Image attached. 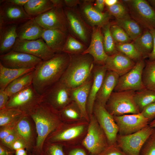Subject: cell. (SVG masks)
Here are the masks:
<instances>
[{"label": "cell", "mask_w": 155, "mask_h": 155, "mask_svg": "<svg viewBox=\"0 0 155 155\" xmlns=\"http://www.w3.org/2000/svg\"><path fill=\"white\" fill-rule=\"evenodd\" d=\"M69 55L62 52L55 54L51 59L42 61L35 67L32 85L42 95L52 86L59 81L67 68Z\"/></svg>", "instance_id": "6da1fadb"}, {"label": "cell", "mask_w": 155, "mask_h": 155, "mask_svg": "<svg viewBox=\"0 0 155 155\" xmlns=\"http://www.w3.org/2000/svg\"><path fill=\"white\" fill-rule=\"evenodd\" d=\"M56 110L41 101L27 114L32 119L36 125L37 137L34 150L36 154L41 155L45 140L59 125V122L55 113Z\"/></svg>", "instance_id": "7a4b0ae2"}, {"label": "cell", "mask_w": 155, "mask_h": 155, "mask_svg": "<svg viewBox=\"0 0 155 155\" xmlns=\"http://www.w3.org/2000/svg\"><path fill=\"white\" fill-rule=\"evenodd\" d=\"M69 55V65L59 81L73 89L87 80L95 64L93 57L89 54Z\"/></svg>", "instance_id": "3957f363"}, {"label": "cell", "mask_w": 155, "mask_h": 155, "mask_svg": "<svg viewBox=\"0 0 155 155\" xmlns=\"http://www.w3.org/2000/svg\"><path fill=\"white\" fill-rule=\"evenodd\" d=\"M135 92L133 90L113 92L105 106H106L108 111L114 116L140 113L134 100Z\"/></svg>", "instance_id": "277c9868"}, {"label": "cell", "mask_w": 155, "mask_h": 155, "mask_svg": "<svg viewBox=\"0 0 155 155\" xmlns=\"http://www.w3.org/2000/svg\"><path fill=\"white\" fill-rule=\"evenodd\" d=\"M63 8L69 34L88 46L91 40L92 28L86 23L76 8L64 7Z\"/></svg>", "instance_id": "5b68a950"}, {"label": "cell", "mask_w": 155, "mask_h": 155, "mask_svg": "<svg viewBox=\"0 0 155 155\" xmlns=\"http://www.w3.org/2000/svg\"><path fill=\"white\" fill-rule=\"evenodd\" d=\"M132 18L146 29L155 28V10L145 0L123 1Z\"/></svg>", "instance_id": "8992f818"}, {"label": "cell", "mask_w": 155, "mask_h": 155, "mask_svg": "<svg viewBox=\"0 0 155 155\" xmlns=\"http://www.w3.org/2000/svg\"><path fill=\"white\" fill-rule=\"evenodd\" d=\"M154 130L148 125L132 134L121 135L118 139V146L127 155H139L142 148L152 134Z\"/></svg>", "instance_id": "52a82bcc"}, {"label": "cell", "mask_w": 155, "mask_h": 155, "mask_svg": "<svg viewBox=\"0 0 155 155\" xmlns=\"http://www.w3.org/2000/svg\"><path fill=\"white\" fill-rule=\"evenodd\" d=\"M41 98L31 84L10 96L6 108L18 109L28 114L41 101Z\"/></svg>", "instance_id": "ba28073f"}, {"label": "cell", "mask_w": 155, "mask_h": 155, "mask_svg": "<svg viewBox=\"0 0 155 155\" xmlns=\"http://www.w3.org/2000/svg\"><path fill=\"white\" fill-rule=\"evenodd\" d=\"M104 133L96 117L92 116L87 133L82 144L92 155L99 154L108 147Z\"/></svg>", "instance_id": "9c48e42d"}, {"label": "cell", "mask_w": 155, "mask_h": 155, "mask_svg": "<svg viewBox=\"0 0 155 155\" xmlns=\"http://www.w3.org/2000/svg\"><path fill=\"white\" fill-rule=\"evenodd\" d=\"M72 89L59 81L41 95V101L56 110L61 109L72 100Z\"/></svg>", "instance_id": "30bf717a"}, {"label": "cell", "mask_w": 155, "mask_h": 155, "mask_svg": "<svg viewBox=\"0 0 155 155\" xmlns=\"http://www.w3.org/2000/svg\"><path fill=\"white\" fill-rule=\"evenodd\" d=\"M11 51L27 53L42 61L49 60L55 54L42 38L33 40L17 38Z\"/></svg>", "instance_id": "8fae6325"}, {"label": "cell", "mask_w": 155, "mask_h": 155, "mask_svg": "<svg viewBox=\"0 0 155 155\" xmlns=\"http://www.w3.org/2000/svg\"><path fill=\"white\" fill-rule=\"evenodd\" d=\"M146 63L143 59L136 62L129 71L120 76L114 91L127 90L136 91L145 88L142 81V74Z\"/></svg>", "instance_id": "7c38bea8"}, {"label": "cell", "mask_w": 155, "mask_h": 155, "mask_svg": "<svg viewBox=\"0 0 155 155\" xmlns=\"http://www.w3.org/2000/svg\"><path fill=\"white\" fill-rule=\"evenodd\" d=\"M93 109L96 118L110 146H113L116 140L119 132L118 127L113 116L108 111L104 106L97 101L94 103Z\"/></svg>", "instance_id": "4fadbf2b"}, {"label": "cell", "mask_w": 155, "mask_h": 155, "mask_svg": "<svg viewBox=\"0 0 155 155\" xmlns=\"http://www.w3.org/2000/svg\"><path fill=\"white\" fill-rule=\"evenodd\" d=\"M42 61L40 59L28 54L11 51L0 55V63L10 68H35Z\"/></svg>", "instance_id": "5bb4252c"}, {"label": "cell", "mask_w": 155, "mask_h": 155, "mask_svg": "<svg viewBox=\"0 0 155 155\" xmlns=\"http://www.w3.org/2000/svg\"><path fill=\"white\" fill-rule=\"evenodd\" d=\"M63 7H54L35 18L44 29H57L68 32V25Z\"/></svg>", "instance_id": "9a60e30c"}, {"label": "cell", "mask_w": 155, "mask_h": 155, "mask_svg": "<svg viewBox=\"0 0 155 155\" xmlns=\"http://www.w3.org/2000/svg\"><path fill=\"white\" fill-rule=\"evenodd\" d=\"M23 7L11 4L6 0L0 1V26L18 25L32 18Z\"/></svg>", "instance_id": "2e32d148"}, {"label": "cell", "mask_w": 155, "mask_h": 155, "mask_svg": "<svg viewBox=\"0 0 155 155\" xmlns=\"http://www.w3.org/2000/svg\"><path fill=\"white\" fill-rule=\"evenodd\" d=\"M121 135H129L141 130L147 125L148 119L140 113L137 114L113 116Z\"/></svg>", "instance_id": "e0dca14e"}, {"label": "cell", "mask_w": 155, "mask_h": 155, "mask_svg": "<svg viewBox=\"0 0 155 155\" xmlns=\"http://www.w3.org/2000/svg\"><path fill=\"white\" fill-rule=\"evenodd\" d=\"M94 0H83L79 5V11L86 23L91 27L102 28L109 22L111 16L107 11L99 12L94 7Z\"/></svg>", "instance_id": "ac0fdd59"}, {"label": "cell", "mask_w": 155, "mask_h": 155, "mask_svg": "<svg viewBox=\"0 0 155 155\" xmlns=\"http://www.w3.org/2000/svg\"><path fill=\"white\" fill-rule=\"evenodd\" d=\"M101 28L92 27L90 44L82 54H89L93 57L94 64L104 65L108 56L106 53L103 45Z\"/></svg>", "instance_id": "d6986e66"}, {"label": "cell", "mask_w": 155, "mask_h": 155, "mask_svg": "<svg viewBox=\"0 0 155 155\" xmlns=\"http://www.w3.org/2000/svg\"><path fill=\"white\" fill-rule=\"evenodd\" d=\"M136 63L123 54L117 51L113 54L108 56L104 65L107 70L115 72L121 76L129 71Z\"/></svg>", "instance_id": "ffe728a7"}, {"label": "cell", "mask_w": 155, "mask_h": 155, "mask_svg": "<svg viewBox=\"0 0 155 155\" xmlns=\"http://www.w3.org/2000/svg\"><path fill=\"white\" fill-rule=\"evenodd\" d=\"M107 69L105 65H94L92 72L93 81L90 87L87 104L88 114H92L96 97L104 78Z\"/></svg>", "instance_id": "44dd1931"}, {"label": "cell", "mask_w": 155, "mask_h": 155, "mask_svg": "<svg viewBox=\"0 0 155 155\" xmlns=\"http://www.w3.org/2000/svg\"><path fill=\"white\" fill-rule=\"evenodd\" d=\"M92 73L87 80L79 86L72 89V100L78 106L82 117L88 120L87 104L90 87L93 81Z\"/></svg>", "instance_id": "7402d4cb"}, {"label": "cell", "mask_w": 155, "mask_h": 155, "mask_svg": "<svg viewBox=\"0 0 155 155\" xmlns=\"http://www.w3.org/2000/svg\"><path fill=\"white\" fill-rule=\"evenodd\" d=\"M69 33L59 29H44L41 38L55 53L62 52Z\"/></svg>", "instance_id": "603a6c76"}, {"label": "cell", "mask_w": 155, "mask_h": 155, "mask_svg": "<svg viewBox=\"0 0 155 155\" xmlns=\"http://www.w3.org/2000/svg\"><path fill=\"white\" fill-rule=\"evenodd\" d=\"M44 29L36 22L34 18L18 25L16 32L18 38L33 40L41 38Z\"/></svg>", "instance_id": "cb8c5ba5"}, {"label": "cell", "mask_w": 155, "mask_h": 155, "mask_svg": "<svg viewBox=\"0 0 155 155\" xmlns=\"http://www.w3.org/2000/svg\"><path fill=\"white\" fill-rule=\"evenodd\" d=\"M18 25L9 24L0 26V55L11 51L18 38Z\"/></svg>", "instance_id": "d4e9b609"}, {"label": "cell", "mask_w": 155, "mask_h": 155, "mask_svg": "<svg viewBox=\"0 0 155 155\" xmlns=\"http://www.w3.org/2000/svg\"><path fill=\"white\" fill-rule=\"evenodd\" d=\"M119 75L116 72L107 70L96 99L105 106L117 84Z\"/></svg>", "instance_id": "484cf974"}, {"label": "cell", "mask_w": 155, "mask_h": 155, "mask_svg": "<svg viewBox=\"0 0 155 155\" xmlns=\"http://www.w3.org/2000/svg\"><path fill=\"white\" fill-rule=\"evenodd\" d=\"M35 68H10L4 66L0 63V90H5L13 81L24 74L34 71Z\"/></svg>", "instance_id": "4316f807"}, {"label": "cell", "mask_w": 155, "mask_h": 155, "mask_svg": "<svg viewBox=\"0 0 155 155\" xmlns=\"http://www.w3.org/2000/svg\"><path fill=\"white\" fill-rule=\"evenodd\" d=\"M26 13L35 18L54 7L51 0H29L23 7Z\"/></svg>", "instance_id": "83f0119b"}, {"label": "cell", "mask_w": 155, "mask_h": 155, "mask_svg": "<svg viewBox=\"0 0 155 155\" xmlns=\"http://www.w3.org/2000/svg\"><path fill=\"white\" fill-rule=\"evenodd\" d=\"M134 45L143 58L148 57L153 48V39L149 29H146L133 40Z\"/></svg>", "instance_id": "f1b7e54d"}, {"label": "cell", "mask_w": 155, "mask_h": 155, "mask_svg": "<svg viewBox=\"0 0 155 155\" xmlns=\"http://www.w3.org/2000/svg\"><path fill=\"white\" fill-rule=\"evenodd\" d=\"M34 71L19 77L7 86L5 90L9 97L32 84Z\"/></svg>", "instance_id": "f546056e"}, {"label": "cell", "mask_w": 155, "mask_h": 155, "mask_svg": "<svg viewBox=\"0 0 155 155\" xmlns=\"http://www.w3.org/2000/svg\"><path fill=\"white\" fill-rule=\"evenodd\" d=\"M27 114H26L17 121L15 131L19 137L26 142L27 149L30 150L32 148V131L31 125L27 119Z\"/></svg>", "instance_id": "4dcf8cb0"}, {"label": "cell", "mask_w": 155, "mask_h": 155, "mask_svg": "<svg viewBox=\"0 0 155 155\" xmlns=\"http://www.w3.org/2000/svg\"><path fill=\"white\" fill-rule=\"evenodd\" d=\"M115 24L122 28L132 40L143 32L141 26L131 17L123 19H116Z\"/></svg>", "instance_id": "1f68e13d"}, {"label": "cell", "mask_w": 155, "mask_h": 155, "mask_svg": "<svg viewBox=\"0 0 155 155\" xmlns=\"http://www.w3.org/2000/svg\"><path fill=\"white\" fill-rule=\"evenodd\" d=\"M134 99L141 112L144 107L155 101V91L145 88L135 91Z\"/></svg>", "instance_id": "d6a6232c"}, {"label": "cell", "mask_w": 155, "mask_h": 155, "mask_svg": "<svg viewBox=\"0 0 155 155\" xmlns=\"http://www.w3.org/2000/svg\"><path fill=\"white\" fill-rule=\"evenodd\" d=\"M142 81L145 87L155 91V60L146 63L142 74Z\"/></svg>", "instance_id": "836d02e7"}, {"label": "cell", "mask_w": 155, "mask_h": 155, "mask_svg": "<svg viewBox=\"0 0 155 155\" xmlns=\"http://www.w3.org/2000/svg\"><path fill=\"white\" fill-rule=\"evenodd\" d=\"M27 114L17 108H6L0 110V126L2 127L13 122Z\"/></svg>", "instance_id": "e575fe53"}, {"label": "cell", "mask_w": 155, "mask_h": 155, "mask_svg": "<svg viewBox=\"0 0 155 155\" xmlns=\"http://www.w3.org/2000/svg\"><path fill=\"white\" fill-rule=\"evenodd\" d=\"M88 46L69 34L62 52L69 55L82 54Z\"/></svg>", "instance_id": "d590c367"}, {"label": "cell", "mask_w": 155, "mask_h": 155, "mask_svg": "<svg viewBox=\"0 0 155 155\" xmlns=\"http://www.w3.org/2000/svg\"><path fill=\"white\" fill-rule=\"evenodd\" d=\"M111 25L112 24L109 22L101 28L104 48L106 53L108 56L112 55L117 51L110 31Z\"/></svg>", "instance_id": "8d00e7d4"}, {"label": "cell", "mask_w": 155, "mask_h": 155, "mask_svg": "<svg viewBox=\"0 0 155 155\" xmlns=\"http://www.w3.org/2000/svg\"><path fill=\"white\" fill-rule=\"evenodd\" d=\"M84 126L79 125L64 130L54 135L52 138L53 142H59L70 140L80 135L83 132Z\"/></svg>", "instance_id": "74e56055"}, {"label": "cell", "mask_w": 155, "mask_h": 155, "mask_svg": "<svg viewBox=\"0 0 155 155\" xmlns=\"http://www.w3.org/2000/svg\"><path fill=\"white\" fill-rule=\"evenodd\" d=\"M116 47L117 51L122 53L134 61L137 62L143 58L133 42L117 44Z\"/></svg>", "instance_id": "f35d334b"}, {"label": "cell", "mask_w": 155, "mask_h": 155, "mask_svg": "<svg viewBox=\"0 0 155 155\" xmlns=\"http://www.w3.org/2000/svg\"><path fill=\"white\" fill-rule=\"evenodd\" d=\"M110 31L115 44L129 43L132 40L124 30L117 25L112 24Z\"/></svg>", "instance_id": "ab89813d"}, {"label": "cell", "mask_w": 155, "mask_h": 155, "mask_svg": "<svg viewBox=\"0 0 155 155\" xmlns=\"http://www.w3.org/2000/svg\"><path fill=\"white\" fill-rule=\"evenodd\" d=\"M106 9L109 13L116 19H123L130 17L126 6L120 1L112 6L106 7Z\"/></svg>", "instance_id": "60d3db41"}, {"label": "cell", "mask_w": 155, "mask_h": 155, "mask_svg": "<svg viewBox=\"0 0 155 155\" xmlns=\"http://www.w3.org/2000/svg\"><path fill=\"white\" fill-rule=\"evenodd\" d=\"M67 105L61 109L62 114L69 118L73 119H78L79 117V114L81 115V113L76 103L74 101L73 104Z\"/></svg>", "instance_id": "b9f144b4"}, {"label": "cell", "mask_w": 155, "mask_h": 155, "mask_svg": "<svg viewBox=\"0 0 155 155\" xmlns=\"http://www.w3.org/2000/svg\"><path fill=\"white\" fill-rule=\"evenodd\" d=\"M139 155H155V140L151 135L142 148Z\"/></svg>", "instance_id": "7bdbcfd3"}, {"label": "cell", "mask_w": 155, "mask_h": 155, "mask_svg": "<svg viewBox=\"0 0 155 155\" xmlns=\"http://www.w3.org/2000/svg\"><path fill=\"white\" fill-rule=\"evenodd\" d=\"M41 155H65L61 146L59 144H51L43 147Z\"/></svg>", "instance_id": "ee69618b"}, {"label": "cell", "mask_w": 155, "mask_h": 155, "mask_svg": "<svg viewBox=\"0 0 155 155\" xmlns=\"http://www.w3.org/2000/svg\"><path fill=\"white\" fill-rule=\"evenodd\" d=\"M18 120L1 127L0 130V140L1 141L8 135L16 131L15 127Z\"/></svg>", "instance_id": "f6af8a7d"}, {"label": "cell", "mask_w": 155, "mask_h": 155, "mask_svg": "<svg viewBox=\"0 0 155 155\" xmlns=\"http://www.w3.org/2000/svg\"><path fill=\"white\" fill-rule=\"evenodd\" d=\"M140 113L148 119L149 121L153 120L155 118V101L144 107Z\"/></svg>", "instance_id": "bcb514c9"}, {"label": "cell", "mask_w": 155, "mask_h": 155, "mask_svg": "<svg viewBox=\"0 0 155 155\" xmlns=\"http://www.w3.org/2000/svg\"><path fill=\"white\" fill-rule=\"evenodd\" d=\"M97 155H127L118 146H111L107 147L99 154Z\"/></svg>", "instance_id": "7dc6e473"}, {"label": "cell", "mask_w": 155, "mask_h": 155, "mask_svg": "<svg viewBox=\"0 0 155 155\" xmlns=\"http://www.w3.org/2000/svg\"><path fill=\"white\" fill-rule=\"evenodd\" d=\"M19 137L18 135L15 131L1 141V144L10 148L13 143Z\"/></svg>", "instance_id": "c3c4849f"}, {"label": "cell", "mask_w": 155, "mask_h": 155, "mask_svg": "<svg viewBox=\"0 0 155 155\" xmlns=\"http://www.w3.org/2000/svg\"><path fill=\"white\" fill-rule=\"evenodd\" d=\"M27 149L26 144L25 141L19 137L12 144L9 149L16 151L17 150L25 148Z\"/></svg>", "instance_id": "681fc988"}, {"label": "cell", "mask_w": 155, "mask_h": 155, "mask_svg": "<svg viewBox=\"0 0 155 155\" xmlns=\"http://www.w3.org/2000/svg\"><path fill=\"white\" fill-rule=\"evenodd\" d=\"M9 98L5 90H0V110L6 108Z\"/></svg>", "instance_id": "f907efd6"}, {"label": "cell", "mask_w": 155, "mask_h": 155, "mask_svg": "<svg viewBox=\"0 0 155 155\" xmlns=\"http://www.w3.org/2000/svg\"><path fill=\"white\" fill-rule=\"evenodd\" d=\"M65 155H88L86 151L84 149L79 148H72L65 152Z\"/></svg>", "instance_id": "816d5d0a"}, {"label": "cell", "mask_w": 155, "mask_h": 155, "mask_svg": "<svg viewBox=\"0 0 155 155\" xmlns=\"http://www.w3.org/2000/svg\"><path fill=\"white\" fill-rule=\"evenodd\" d=\"M149 30L153 37V44L152 51L148 57L149 61H152L155 60V28H152Z\"/></svg>", "instance_id": "f5cc1de1"}, {"label": "cell", "mask_w": 155, "mask_h": 155, "mask_svg": "<svg viewBox=\"0 0 155 155\" xmlns=\"http://www.w3.org/2000/svg\"><path fill=\"white\" fill-rule=\"evenodd\" d=\"M64 7L69 8H76L81 2L78 0H63Z\"/></svg>", "instance_id": "db71d44e"}, {"label": "cell", "mask_w": 155, "mask_h": 155, "mask_svg": "<svg viewBox=\"0 0 155 155\" xmlns=\"http://www.w3.org/2000/svg\"><path fill=\"white\" fill-rule=\"evenodd\" d=\"M105 4L104 0H96L93 3L94 8L98 11L103 12Z\"/></svg>", "instance_id": "11a10c76"}, {"label": "cell", "mask_w": 155, "mask_h": 155, "mask_svg": "<svg viewBox=\"0 0 155 155\" xmlns=\"http://www.w3.org/2000/svg\"><path fill=\"white\" fill-rule=\"evenodd\" d=\"M11 150L2 144L0 145V155H14Z\"/></svg>", "instance_id": "9f6ffc18"}, {"label": "cell", "mask_w": 155, "mask_h": 155, "mask_svg": "<svg viewBox=\"0 0 155 155\" xmlns=\"http://www.w3.org/2000/svg\"><path fill=\"white\" fill-rule=\"evenodd\" d=\"M29 0H6L12 4L21 7H24Z\"/></svg>", "instance_id": "6f0895ef"}, {"label": "cell", "mask_w": 155, "mask_h": 155, "mask_svg": "<svg viewBox=\"0 0 155 155\" xmlns=\"http://www.w3.org/2000/svg\"><path fill=\"white\" fill-rule=\"evenodd\" d=\"M54 5V7H64V0H51Z\"/></svg>", "instance_id": "680465c9"}, {"label": "cell", "mask_w": 155, "mask_h": 155, "mask_svg": "<svg viewBox=\"0 0 155 155\" xmlns=\"http://www.w3.org/2000/svg\"><path fill=\"white\" fill-rule=\"evenodd\" d=\"M105 5L107 7L112 6L117 3L119 1L117 0H104Z\"/></svg>", "instance_id": "91938a15"}, {"label": "cell", "mask_w": 155, "mask_h": 155, "mask_svg": "<svg viewBox=\"0 0 155 155\" xmlns=\"http://www.w3.org/2000/svg\"><path fill=\"white\" fill-rule=\"evenodd\" d=\"M15 151V155H27V152L24 149H20Z\"/></svg>", "instance_id": "94428289"}, {"label": "cell", "mask_w": 155, "mask_h": 155, "mask_svg": "<svg viewBox=\"0 0 155 155\" xmlns=\"http://www.w3.org/2000/svg\"><path fill=\"white\" fill-rule=\"evenodd\" d=\"M148 2L154 9H155V0H148Z\"/></svg>", "instance_id": "6125c7cd"}, {"label": "cell", "mask_w": 155, "mask_h": 155, "mask_svg": "<svg viewBox=\"0 0 155 155\" xmlns=\"http://www.w3.org/2000/svg\"><path fill=\"white\" fill-rule=\"evenodd\" d=\"M149 125L152 128L155 129V119L150 123Z\"/></svg>", "instance_id": "be15d7a7"}, {"label": "cell", "mask_w": 155, "mask_h": 155, "mask_svg": "<svg viewBox=\"0 0 155 155\" xmlns=\"http://www.w3.org/2000/svg\"><path fill=\"white\" fill-rule=\"evenodd\" d=\"M154 131L153 132V133L151 136L153 137V138L155 140V129H154Z\"/></svg>", "instance_id": "e7e4bbea"}]
</instances>
